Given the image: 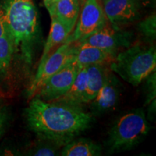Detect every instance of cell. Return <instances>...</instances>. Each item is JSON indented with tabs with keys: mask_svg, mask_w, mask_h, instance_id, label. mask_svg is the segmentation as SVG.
I'll return each mask as SVG.
<instances>
[{
	"mask_svg": "<svg viewBox=\"0 0 156 156\" xmlns=\"http://www.w3.org/2000/svg\"><path fill=\"white\" fill-rule=\"evenodd\" d=\"M29 128L39 138L64 147L90 128L92 115L81 106L45 101L34 96L25 109Z\"/></svg>",
	"mask_w": 156,
	"mask_h": 156,
	"instance_id": "6da1fadb",
	"label": "cell"
},
{
	"mask_svg": "<svg viewBox=\"0 0 156 156\" xmlns=\"http://www.w3.org/2000/svg\"><path fill=\"white\" fill-rule=\"evenodd\" d=\"M2 7L15 52L25 64H30L40 35L38 11L34 0H4Z\"/></svg>",
	"mask_w": 156,
	"mask_h": 156,
	"instance_id": "7a4b0ae2",
	"label": "cell"
},
{
	"mask_svg": "<svg viewBox=\"0 0 156 156\" xmlns=\"http://www.w3.org/2000/svg\"><path fill=\"white\" fill-rule=\"evenodd\" d=\"M109 67L113 73L124 80L133 86H137L155 71V47L147 43H133L119 52Z\"/></svg>",
	"mask_w": 156,
	"mask_h": 156,
	"instance_id": "3957f363",
	"label": "cell"
},
{
	"mask_svg": "<svg viewBox=\"0 0 156 156\" xmlns=\"http://www.w3.org/2000/svg\"><path fill=\"white\" fill-rule=\"evenodd\" d=\"M149 131L150 125L142 108L134 109L123 115L108 132V153L129 151L141 143Z\"/></svg>",
	"mask_w": 156,
	"mask_h": 156,
	"instance_id": "277c9868",
	"label": "cell"
},
{
	"mask_svg": "<svg viewBox=\"0 0 156 156\" xmlns=\"http://www.w3.org/2000/svg\"><path fill=\"white\" fill-rule=\"evenodd\" d=\"M77 50V44L67 38L64 44L48 56L42 67L37 70L34 80L30 84L28 90L29 98L34 97L39 88L51 76L75 59Z\"/></svg>",
	"mask_w": 156,
	"mask_h": 156,
	"instance_id": "5b68a950",
	"label": "cell"
},
{
	"mask_svg": "<svg viewBox=\"0 0 156 156\" xmlns=\"http://www.w3.org/2000/svg\"><path fill=\"white\" fill-rule=\"evenodd\" d=\"M108 23V19L98 0H85L77 23L68 39L79 42L94 34Z\"/></svg>",
	"mask_w": 156,
	"mask_h": 156,
	"instance_id": "8992f818",
	"label": "cell"
},
{
	"mask_svg": "<svg viewBox=\"0 0 156 156\" xmlns=\"http://www.w3.org/2000/svg\"><path fill=\"white\" fill-rule=\"evenodd\" d=\"M75 43L102 48L116 56L121 51L133 44L134 36L132 32L124 30V29H116L107 23L94 34Z\"/></svg>",
	"mask_w": 156,
	"mask_h": 156,
	"instance_id": "52a82bcc",
	"label": "cell"
},
{
	"mask_svg": "<svg viewBox=\"0 0 156 156\" xmlns=\"http://www.w3.org/2000/svg\"><path fill=\"white\" fill-rule=\"evenodd\" d=\"M80 68L75 58L51 76L34 96L45 101H52L62 96L72 86L79 73Z\"/></svg>",
	"mask_w": 156,
	"mask_h": 156,
	"instance_id": "ba28073f",
	"label": "cell"
},
{
	"mask_svg": "<svg viewBox=\"0 0 156 156\" xmlns=\"http://www.w3.org/2000/svg\"><path fill=\"white\" fill-rule=\"evenodd\" d=\"M103 3L107 19L116 29H123L141 17L139 0H104Z\"/></svg>",
	"mask_w": 156,
	"mask_h": 156,
	"instance_id": "9c48e42d",
	"label": "cell"
},
{
	"mask_svg": "<svg viewBox=\"0 0 156 156\" xmlns=\"http://www.w3.org/2000/svg\"><path fill=\"white\" fill-rule=\"evenodd\" d=\"M122 85L115 73L111 70L96 96L90 102L93 115H101L114 109L119 101Z\"/></svg>",
	"mask_w": 156,
	"mask_h": 156,
	"instance_id": "30bf717a",
	"label": "cell"
},
{
	"mask_svg": "<svg viewBox=\"0 0 156 156\" xmlns=\"http://www.w3.org/2000/svg\"><path fill=\"white\" fill-rule=\"evenodd\" d=\"M51 17H54L72 34L77 23L80 5L79 0H57L48 9Z\"/></svg>",
	"mask_w": 156,
	"mask_h": 156,
	"instance_id": "8fae6325",
	"label": "cell"
},
{
	"mask_svg": "<svg viewBox=\"0 0 156 156\" xmlns=\"http://www.w3.org/2000/svg\"><path fill=\"white\" fill-rule=\"evenodd\" d=\"M109 65L110 64H97L86 66V87L83 103H90L96 96L110 73Z\"/></svg>",
	"mask_w": 156,
	"mask_h": 156,
	"instance_id": "7c38bea8",
	"label": "cell"
},
{
	"mask_svg": "<svg viewBox=\"0 0 156 156\" xmlns=\"http://www.w3.org/2000/svg\"><path fill=\"white\" fill-rule=\"evenodd\" d=\"M115 56L114 54L102 48L88 45L77 44L75 61L81 68L91 64H110Z\"/></svg>",
	"mask_w": 156,
	"mask_h": 156,
	"instance_id": "4fadbf2b",
	"label": "cell"
},
{
	"mask_svg": "<svg viewBox=\"0 0 156 156\" xmlns=\"http://www.w3.org/2000/svg\"><path fill=\"white\" fill-rule=\"evenodd\" d=\"M51 23L50 32L47 40L45 43L44 51L38 66V69L42 67L43 64L46 61L48 56L58 46L64 44L71 34V33L55 17H51Z\"/></svg>",
	"mask_w": 156,
	"mask_h": 156,
	"instance_id": "5bb4252c",
	"label": "cell"
},
{
	"mask_svg": "<svg viewBox=\"0 0 156 156\" xmlns=\"http://www.w3.org/2000/svg\"><path fill=\"white\" fill-rule=\"evenodd\" d=\"M86 87V67L80 68L79 73L70 88L58 98L52 101L71 106H81L83 104V97Z\"/></svg>",
	"mask_w": 156,
	"mask_h": 156,
	"instance_id": "9a60e30c",
	"label": "cell"
},
{
	"mask_svg": "<svg viewBox=\"0 0 156 156\" xmlns=\"http://www.w3.org/2000/svg\"><path fill=\"white\" fill-rule=\"evenodd\" d=\"M60 154L63 156H98L101 155V148L92 140L81 138L64 145Z\"/></svg>",
	"mask_w": 156,
	"mask_h": 156,
	"instance_id": "2e32d148",
	"label": "cell"
},
{
	"mask_svg": "<svg viewBox=\"0 0 156 156\" xmlns=\"http://www.w3.org/2000/svg\"><path fill=\"white\" fill-rule=\"evenodd\" d=\"M14 53V46L9 35L0 37V70L8 68Z\"/></svg>",
	"mask_w": 156,
	"mask_h": 156,
	"instance_id": "e0dca14e",
	"label": "cell"
},
{
	"mask_svg": "<svg viewBox=\"0 0 156 156\" xmlns=\"http://www.w3.org/2000/svg\"><path fill=\"white\" fill-rule=\"evenodd\" d=\"M137 30L147 43L155 41L156 37V16L152 14L138 23Z\"/></svg>",
	"mask_w": 156,
	"mask_h": 156,
	"instance_id": "ac0fdd59",
	"label": "cell"
},
{
	"mask_svg": "<svg viewBox=\"0 0 156 156\" xmlns=\"http://www.w3.org/2000/svg\"><path fill=\"white\" fill-rule=\"evenodd\" d=\"M43 142L44 143L35 147L31 155L37 156H54L58 155L59 147L45 140H43Z\"/></svg>",
	"mask_w": 156,
	"mask_h": 156,
	"instance_id": "d6986e66",
	"label": "cell"
},
{
	"mask_svg": "<svg viewBox=\"0 0 156 156\" xmlns=\"http://www.w3.org/2000/svg\"><path fill=\"white\" fill-rule=\"evenodd\" d=\"M146 79H147V95H146L145 105H148L150 103L153 101H155V71L152 73L151 75H148Z\"/></svg>",
	"mask_w": 156,
	"mask_h": 156,
	"instance_id": "ffe728a7",
	"label": "cell"
},
{
	"mask_svg": "<svg viewBox=\"0 0 156 156\" xmlns=\"http://www.w3.org/2000/svg\"><path fill=\"white\" fill-rule=\"evenodd\" d=\"M8 34L7 22H6L5 11L2 6L0 5V37Z\"/></svg>",
	"mask_w": 156,
	"mask_h": 156,
	"instance_id": "44dd1931",
	"label": "cell"
},
{
	"mask_svg": "<svg viewBox=\"0 0 156 156\" xmlns=\"http://www.w3.org/2000/svg\"><path fill=\"white\" fill-rule=\"evenodd\" d=\"M5 116L3 113L0 112V136H1V134L2 133L3 131V127L4 125H5Z\"/></svg>",
	"mask_w": 156,
	"mask_h": 156,
	"instance_id": "7402d4cb",
	"label": "cell"
},
{
	"mask_svg": "<svg viewBox=\"0 0 156 156\" xmlns=\"http://www.w3.org/2000/svg\"><path fill=\"white\" fill-rule=\"evenodd\" d=\"M142 6H148L155 3V0H139Z\"/></svg>",
	"mask_w": 156,
	"mask_h": 156,
	"instance_id": "603a6c76",
	"label": "cell"
},
{
	"mask_svg": "<svg viewBox=\"0 0 156 156\" xmlns=\"http://www.w3.org/2000/svg\"><path fill=\"white\" fill-rule=\"evenodd\" d=\"M51 2H52V0H44V5L47 9L49 8L51 5Z\"/></svg>",
	"mask_w": 156,
	"mask_h": 156,
	"instance_id": "cb8c5ba5",
	"label": "cell"
},
{
	"mask_svg": "<svg viewBox=\"0 0 156 156\" xmlns=\"http://www.w3.org/2000/svg\"><path fill=\"white\" fill-rule=\"evenodd\" d=\"M56 1H57V0H52V2H51V4L53 3V2H56Z\"/></svg>",
	"mask_w": 156,
	"mask_h": 156,
	"instance_id": "d4e9b609",
	"label": "cell"
},
{
	"mask_svg": "<svg viewBox=\"0 0 156 156\" xmlns=\"http://www.w3.org/2000/svg\"><path fill=\"white\" fill-rule=\"evenodd\" d=\"M102 1H104V0H102Z\"/></svg>",
	"mask_w": 156,
	"mask_h": 156,
	"instance_id": "484cf974",
	"label": "cell"
}]
</instances>
